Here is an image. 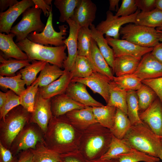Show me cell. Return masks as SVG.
<instances>
[{
  "instance_id": "obj_36",
  "label": "cell",
  "mask_w": 162,
  "mask_h": 162,
  "mask_svg": "<svg viewBox=\"0 0 162 162\" xmlns=\"http://www.w3.org/2000/svg\"><path fill=\"white\" fill-rule=\"evenodd\" d=\"M31 64L20 70L17 73H20L22 78L26 86L31 85L36 80L38 73L43 69L47 62L41 61L32 60Z\"/></svg>"
},
{
  "instance_id": "obj_20",
  "label": "cell",
  "mask_w": 162,
  "mask_h": 162,
  "mask_svg": "<svg viewBox=\"0 0 162 162\" xmlns=\"http://www.w3.org/2000/svg\"><path fill=\"white\" fill-rule=\"evenodd\" d=\"M64 71V74L56 80L46 86L39 87L38 91L43 98L50 99L65 93L73 76L71 72Z\"/></svg>"
},
{
  "instance_id": "obj_60",
  "label": "cell",
  "mask_w": 162,
  "mask_h": 162,
  "mask_svg": "<svg viewBox=\"0 0 162 162\" xmlns=\"http://www.w3.org/2000/svg\"><path fill=\"white\" fill-rule=\"evenodd\" d=\"M156 29L157 30L162 31V25L160 26L157 28Z\"/></svg>"
},
{
  "instance_id": "obj_5",
  "label": "cell",
  "mask_w": 162,
  "mask_h": 162,
  "mask_svg": "<svg viewBox=\"0 0 162 162\" xmlns=\"http://www.w3.org/2000/svg\"><path fill=\"white\" fill-rule=\"evenodd\" d=\"M119 33L122 39L143 47H154L160 43L158 32L154 28L130 23L122 27Z\"/></svg>"
},
{
  "instance_id": "obj_25",
  "label": "cell",
  "mask_w": 162,
  "mask_h": 162,
  "mask_svg": "<svg viewBox=\"0 0 162 162\" xmlns=\"http://www.w3.org/2000/svg\"><path fill=\"white\" fill-rule=\"evenodd\" d=\"M116 109L115 106L107 105L92 107L93 112L97 123L110 130L114 126Z\"/></svg>"
},
{
  "instance_id": "obj_41",
  "label": "cell",
  "mask_w": 162,
  "mask_h": 162,
  "mask_svg": "<svg viewBox=\"0 0 162 162\" xmlns=\"http://www.w3.org/2000/svg\"><path fill=\"white\" fill-rule=\"evenodd\" d=\"M81 0H55L54 4L59 10V21L64 22L71 18Z\"/></svg>"
},
{
  "instance_id": "obj_26",
  "label": "cell",
  "mask_w": 162,
  "mask_h": 162,
  "mask_svg": "<svg viewBox=\"0 0 162 162\" xmlns=\"http://www.w3.org/2000/svg\"><path fill=\"white\" fill-rule=\"evenodd\" d=\"M112 136L110 130L104 135L95 136L90 138L86 146L87 156L92 158L104 148H109Z\"/></svg>"
},
{
  "instance_id": "obj_39",
  "label": "cell",
  "mask_w": 162,
  "mask_h": 162,
  "mask_svg": "<svg viewBox=\"0 0 162 162\" xmlns=\"http://www.w3.org/2000/svg\"><path fill=\"white\" fill-rule=\"evenodd\" d=\"M24 81L22 78L21 74L17 73L12 76H0V86L4 89H10L17 95L20 96L26 89Z\"/></svg>"
},
{
  "instance_id": "obj_4",
  "label": "cell",
  "mask_w": 162,
  "mask_h": 162,
  "mask_svg": "<svg viewBox=\"0 0 162 162\" xmlns=\"http://www.w3.org/2000/svg\"><path fill=\"white\" fill-rule=\"evenodd\" d=\"M74 137V130L71 125L58 117L53 116L44 134V143L46 147L60 154L62 148L72 142Z\"/></svg>"
},
{
  "instance_id": "obj_48",
  "label": "cell",
  "mask_w": 162,
  "mask_h": 162,
  "mask_svg": "<svg viewBox=\"0 0 162 162\" xmlns=\"http://www.w3.org/2000/svg\"><path fill=\"white\" fill-rule=\"evenodd\" d=\"M138 9L143 12L151 11L155 8L156 0H135Z\"/></svg>"
},
{
  "instance_id": "obj_12",
  "label": "cell",
  "mask_w": 162,
  "mask_h": 162,
  "mask_svg": "<svg viewBox=\"0 0 162 162\" xmlns=\"http://www.w3.org/2000/svg\"><path fill=\"white\" fill-rule=\"evenodd\" d=\"M142 80L162 77V63L156 59L151 52L144 55L133 74Z\"/></svg>"
},
{
  "instance_id": "obj_43",
  "label": "cell",
  "mask_w": 162,
  "mask_h": 162,
  "mask_svg": "<svg viewBox=\"0 0 162 162\" xmlns=\"http://www.w3.org/2000/svg\"><path fill=\"white\" fill-rule=\"evenodd\" d=\"M112 82L117 87L127 92L136 91L142 84L141 81L133 74L114 76Z\"/></svg>"
},
{
  "instance_id": "obj_38",
  "label": "cell",
  "mask_w": 162,
  "mask_h": 162,
  "mask_svg": "<svg viewBox=\"0 0 162 162\" xmlns=\"http://www.w3.org/2000/svg\"><path fill=\"white\" fill-rule=\"evenodd\" d=\"M39 80L35 81L30 86H27L25 91L20 96V105L30 113L33 111L36 94L39 89Z\"/></svg>"
},
{
  "instance_id": "obj_42",
  "label": "cell",
  "mask_w": 162,
  "mask_h": 162,
  "mask_svg": "<svg viewBox=\"0 0 162 162\" xmlns=\"http://www.w3.org/2000/svg\"><path fill=\"white\" fill-rule=\"evenodd\" d=\"M95 71L90 61L86 57L78 55L73 68L70 72L73 78H84L89 76Z\"/></svg>"
},
{
  "instance_id": "obj_53",
  "label": "cell",
  "mask_w": 162,
  "mask_h": 162,
  "mask_svg": "<svg viewBox=\"0 0 162 162\" xmlns=\"http://www.w3.org/2000/svg\"><path fill=\"white\" fill-rule=\"evenodd\" d=\"M19 2L16 0H0V10L1 12H3L9 7H12Z\"/></svg>"
},
{
  "instance_id": "obj_13",
  "label": "cell",
  "mask_w": 162,
  "mask_h": 162,
  "mask_svg": "<svg viewBox=\"0 0 162 162\" xmlns=\"http://www.w3.org/2000/svg\"><path fill=\"white\" fill-rule=\"evenodd\" d=\"M69 27V35L64 40V42L68 49V56L64 61V70L71 72L73 70L76 58L78 56L77 37L80 27L76 22L71 19L66 21Z\"/></svg>"
},
{
  "instance_id": "obj_34",
  "label": "cell",
  "mask_w": 162,
  "mask_h": 162,
  "mask_svg": "<svg viewBox=\"0 0 162 162\" xmlns=\"http://www.w3.org/2000/svg\"><path fill=\"white\" fill-rule=\"evenodd\" d=\"M132 148L122 140L112 135L107 151L100 157L101 160H108L118 158L121 154L129 152Z\"/></svg>"
},
{
  "instance_id": "obj_47",
  "label": "cell",
  "mask_w": 162,
  "mask_h": 162,
  "mask_svg": "<svg viewBox=\"0 0 162 162\" xmlns=\"http://www.w3.org/2000/svg\"><path fill=\"white\" fill-rule=\"evenodd\" d=\"M142 82L148 85L153 90L162 104V77L144 80H142Z\"/></svg>"
},
{
  "instance_id": "obj_52",
  "label": "cell",
  "mask_w": 162,
  "mask_h": 162,
  "mask_svg": "<svg viewBox=\"0 0 162 162\" xmlns=\"http://www.w3.org/2000/svg\"><path fill=\"white\" fill-rule=\"evenodd\" d=\"M151 53L156 59L162 63V43H159L154 47Z\"/></svg>"
},
{
  "instance_id": "obj_61",
  "label": "cell",
  "mask_w": 162,
  "mask_h": 162,
  "mask_svg": "<svg viewBox=\"0 0 162 162\" xmlns=\"http://www.w3.org/2000/svg\"><path fill=\"white\" fill-rule=\"evenodd\" d=\"M154 162H161L160 161V160H158L155 161Z\"/></svg>"
},
{
  "instance_id": "obj_27",
  "label": "cell",
  "mask_w": 162,
  "mask_h": 162,
  "mask_svg": "<svg viewBox=\"0 0 162 162\" xmlns=\"http://www.w3.org/2000/svg\"><path fill=\"white\" fill-rule=\"evenodd\" d=\"M32 61L29 59L20 60L12 58L6 59L0 52V76L8 77L14 76L17 71L29 65Z\"/></svg>"
},
{
  "instance_id": "obj_33",
  "label": "cell",
  "mask_w": 162,
  "mask_h": 162,
  "mask_svg": "<svg viewBox=\"0 0 162 162\" xmlns=\"http://www.w3.org/2000/svg\"><path fill=\"white\" fill-rule=\"evenodd\" d=\"M64 72L59 67L47 62L37 77L39 87L46 86L62 76Z\"/></svg>"
},
{
  "instance_id": "obj_62",
  "label": "cell",
  "mask_w": 162,
  "mask_h": 162,
  "mask_svg": "<svg viewBox=\"0 0 162 162\" xmlns=\"http://www.w3.org/2000/svg\"><path fill=\"white\" fill-rule=\"evenodd\" d=\"M161 140H162V136H161Z\"/></svg>"
},
{
  "instance_id": "obj_55",
  "label": "cell",
  "mask_w": 162,
  "mask_h": 162,
  "mask_svg": "<svg viewBox=\"0 0 162 162\" xmlns=\"http://www.w3.org/2000/svg\"><path fill=\"white\" fill-rule=\"evenodd\" d=\"M7 100L6 93L0 92V108L4 105Z\"/></svg>"
},
{
  "instance_id": "obj_17",
  "label": "cell",
  "mask_w": 162,
  "mask_h": 162,
  "mask_svg": "<svg viewBox=\"0 0 162 162\" xmlns=\"http://www.w3.org/2000/svg\"><path fill=\"white\" fill-rule=\"evenodd\" d=\"M97 8L91 0H81L70 19L80 27H89L96 18Z\"/></svg>"
},
{
  "instance_id": "obj_29",
  "label": "cell",
  "mask_w": 162,
  "mask_h": 162,
  "mask_svg": "<svg viewBox=\"0 0 162 162\" xmlns=\"http://www.w3.org/2000/svg\"><path fill=\"white\" fill-rule=\"evenodd\" d=\"M34 156V162H62L61 155L49 148L43 142H39L34 149H30Z\"/></svg>"
},
{
  "instance_id": "obj_16",
  "label": "cell",
  "mask_w": 162,
  "mask_h": 162,
  "mask_svg": "<svg viewBox=\"0 0 162 162\" xmlns=\"http://www.w3.org/2000/svg\"><path fill=\"white\" fill-rule=\"evenodd\" d=\"M14 140L12 149L15 154L20 151L34 149L39 142L44 141V138L40 134L31 126L24 128Z\"/></svg>"
},
{
  "instance_id": "obj_9",
  "label": "cell",
  "mask_w": 162,
  "mask_h": 162,
  "mask_svg": "<svg viewBox=\"0 0 162 162\" xmlns=\"http://www.w3.org/2000/svg\"><path fill=\"white\" fill-rule=\"evenodd\" d=\"M112 47L115 58L124 55L130 56L141 60L145 54L151 52L154 47L140 46L124 39H115L107 36L105 38Z\"/></svg>"
},
{
  "instance_id": "obj_32",
  "label": "cell",
  "mask_w": 162,
  "mask_h": 162,
  "mask_svg": "<svg viewBox=\"0 0 162 162\" xmlns=\"http://www.w3.org/2000/svg\"><path fill=\"white\" fill-rule=\"evenodd\" d=\"M91 31L89 27H83L80 28L77 37L78 55L86 57L90 61L94 70L90 54L92 39Z\"/></svg>"
},
{
  "instance_id": "obj_10",
  "label": "cell",
  "mask_w": 162,
  "mask_h": 162,
  "mask_svg": "<svg viewBox=\"0 0 162 162\" xmlns=\"http://www.w3.org/2000/svg\"><path fill=\"white\" fill-rule=\"evenodd\" d=\"M51 99L43 98L38 90L36 96L34 111L31 113L30 122L37 124L44 134L46 133L53 116Z\"/></svg>"
},
{
  "instance_id": "obj_24",
  "label": "cell",
  "mask_w": 162,
  "mask_h": 162,
  "mask_svg": "<svg viewBox=\"0 0 162 162\" xmlns=\"http://www.w3.org/2000/svg\"><path fill=\"white\" fill-rule=\"evenodd\" d=\"M89 28L92 38L96 42L100 51L112 70L115 58L112 49L110 47L104 34L96 29L94 24H92Z\"/></svg>"
},
{
  "instance_id": "obj_44",
  "label": "cell",
  "mask_w": 162,
  "mask_h": 162,
  "mask_svg": "<svg viewBox=\"0 0 162 162\" xmlns=\"http://www.w3.org/2000/svg\"><path fill=\"white\" fill-rule=\"evenodd\" d=\"M118 158L119 162H154L160 160L158 158L133 148L128 152L120 154Z\"/></svg>"
},
{
  "instance_id": "obj_14",
  "label": "cell",
  "mask_w": 162,
  "mask_h": 162,
  "mask_svg": "<svg viewBox=\"0 0 162 162\" xmlns=\"http://www.w3.org/2000/svg\"><path fill=\"white\" fill-rule=\"evenodd\" d=\"M34 6L33 0H22L0 13V32L10 34L12 26L18 17L28 8Z\"/></svg>"
},
{
  "instance_id": "obj_21",
  "label": "cell",
  "mask_w": 162,
  "mask_h": 162,
  "mask_svg": "<svg viewBox=\"0 0 162 162\" xmlns=\"http://www.w3.org/2000/svg\"><path fill=\"white\" fill-rule=\"evenodd\" d=\"M15 36V35L12 33L5 34L0 33V49L3 57L6 59L10 58L20 60L28 59L26 54L14 41L13 38Z\"/></svg>"
},
{
  "instance_id": "obj_51",
  "label": "cell",
  "mask_w": 162,
  "mask_h": 162,
  "mask_svg": "<svg viewBox=\"0 0 162 162\" xmlns=\"http://www.w3.org/2000/svg\"><path fill=\"white\" fill-rule=\"evenodd\" d=\"M16 162H34L33 154L31 150L22 151Z\"/></svg>"
},
{
  "instance_id": "obj_57",
  "label": "cell",
  "mask_w": 162,
  "mask_h": 162,
  "mask_svg": "<svg viewBox=\"0 0 162 162\" xmlns=\"http://www.w3.org/2000/svg\"><path fill=\"white\" fill-rule=\"evenodd\" d=\"M155 8L162 11V0H156Z\"/></svg>"
},
{
  "instance_id": "obj_31",
  "label": "cell",
  "mask_w": 162,
  "mask_h": 162,
  "mask_svg": "<svg viewBox=\"0 0 162 162\" xmlns=\"http://www.w3.org/2000/svg\"><path fill=\"white\" fill-rule=\"evenodd\" d=\"M131 125L127 115L117 108L114 126L110 130L112 135L118 139H122Z\"/></svg>"
},
{
  "instance_id": "obj_6",
  "label": "cell",
  "mask_w": 162,
  "mask_h": 162,
  "mask_svg": "<svg viewBox=\"0 0 162 162\" xmlns=\"http://www.w3.org/2000/svg\"><path fill=\"white\" fill-rule=\"evenodd\" d=\"M42 11L34 6L28 8L22 14L21 20L10 32L15 35L16 43L27 38L33 32L38 33L43 32L45 25L40 19Z\"/></svg>"
},
{
  "instance_id": "obj_7",
  "label": "cell",
  "mask_w": 162,
  "mask_h": 162,
  "mask_svg": "<svg viewBox=\"0 0 162 162\" xmlns=\"http://www.w3.org/2000/svg\"><path fill=\"white\" fill-rule=\"evenodd\" d=\"M52 10L49 12V15L42 32L38 33L33 32L29 34L27 38L31 41L42 45H54L55 46L65 45L64 40L67 34V26L63 25L58 26L60 32H56L52 26Z\"/></svg>"
},
{
  "instance_id": "obj_54",
  "label": "cell",
  "mask_w": 162,
  "mask_h": 162,
  "mask_svg": "<svg viewBox=\"0 0 162 162\" xmlns=\"http://www.w3.org/2000/svg\"><path fill=\"white\" fill-rule=\"evenodd\" d=\"M119 0H109V10L117 12L118 10Z\"/></svg>"
},
{
  "instance_id": "obj_19",
  "label": "cell",
  "mask_w": 162,
  "mask_h": 162,
  "mask_svg": "<svg viewBox=\"0 0 162 162\" xmlns=\"http://www.w3.org/2000/svg\"><path fill=\"white\" fill-rule=\"evenodd\" d=\"M51 109L53 116H62L73 110L81 109L87 106L79 103L65 93L56 95L51 99Z\"/></svg>"
},
{
  "instance_id": "obj_8",
  "label": "cell",
  "mask_w": 162,
  "mask_h": 162,
  "mask_svg": "<svg viewBox=\"0 0 162 162\" xmlns=\"http://www.w3.org/2000/svg\"><path fill=\"white\" fill-rule=\"evenodd\" d=\"M140 11L138 9L134 14L123 17L117 16L109 10L106 13V18L105 20L100 22L96 27V29L105 36L119 39L120 30L123 25L128 23H135L136 16Z\"/></svg>"
},
{
  "instance_id": "obj_1",
  "label": "cell",
  "mask_w": 162,
  "mask_h": 162,
  "mask_svg": "<svg viewBox=\"0 0 162 162\" xmlns=\"http://www.w3.org/2000/svg\"><path fill=\"white\" fill-rule=\"evenodd\" d=\"M122 140L131 148L156 157L162 149L161 136L143 122L131 125Z\"/></svg>"
},
{
  "instance_id": "obj_58",
  "label": "cell",
  "mask_w": 162,
  "mask_h": 162,
  "mask_svg": "<svg viewBox=\"0 0 162 162\" xmlns=\"http://www.w3.org/2000/svg\"><path fill=\"white\" fill-rule=\"evenodd\" d=\"M158 33L159 40L162 43V31L157 30Z\"/></svg>"
},
{
  "instance_id": "obj_49",
  "label": "cell",
  "mask_w": 162,
  "mask_h": 162,
  "mask_svg": "<svg viewBox=\"0 0 162 162\" xmlns=\"http://www.w3.org/2000/svg\"><path fill=\"white\" fill-rule=\"evenodd\" d=\"M33 1L36 7L40 9L45 16H49V12L52 10V0H33Z\"/></svg>"
},
{
  "instance_id": "obj_50",
  "label": "cell",
  "mask_w": 162,
  "mask_h": 162,
  "mask_svg": "<svg viewBox=\"0 0 162 162\" xmlns=\"http://www.w3.org/2000/svg\"><path fill=\"white\" fill-rule=\"evenodd\" d=\"M13 153L0 142V162H16Z\"/></svg>"
},
{
  "instance_id": "obj_45",
  "label": "cell",
  "mask_w": 162,
  "mask_h": 162,
  "mask_svg": "<svg viewBox=\"0 0 162 162\" xmlns=\"http://www.w3.org/2000/svg\"><path fill=\"white\" fill-rule=\"evenodd\" d=\"M7 100L0 108V118H4L7 114L15 107L20 105V97L10 90L6 92Z\"/></svg>"
},
{
  "instance_id": "obj_40",
  "label": "cell",
  "mask_w": 162,
  "mask_h": 162,
  "mask_svg": "<svg viewBox=\"0 0 162 162\" xmlns=\"http://www.w3.org/2000/svg\"><path fill=\"white\" fill-rule=\"evenodd\" d=\"M127 116L131 125L142 123L139 117L138 101L136 91L127 92Z\"/></svg>"
},
{
  "instance_id": "obj_3",
  "label": "cell",
  "mask_w": 162,
  "mask_h": 162,
  "mask_svg": "<svg viewBox=\"0 0 162 162\" xmlns=\"http://www.w3.org/2000/svg\"><path fill=\"white\" fill-rule=\"evenodd\" d=\"M31 113L20 105L10 111L0 122V142L9 149L15 139L30 121Z\"/></svg>"
},
{
  "instance_id": "obj_18",
  "label": "cell",
  "mask_w": 162,
  "mask_h": 162,
  "mask_svg": "<svg viewBox=\"0 0 162 162\" xmlns=\"http://www.w3.org/2000/svg\"><path fill=\"white\" fill-rule=\"evenodd\" d=\"M86 86L81 82H71L65 93L74 101L87 106L93 107L104 106L91 96L87 91Z\"/></svg>"
},
{
  "instance_id": "obj_30",
  "label": "cell",
  "mask_w": 162,
  "mask_h": 162,
  "mask_svg": "<svg viewBox=\"0 0 162 162\" xmlns=\"http://www.w3.org/2000/svg\"><path fill=\"white\" fill-rule=\"evenodd\" d=\"M135 24L151 28L158 27L162 25V11L156 8L147 12L140 11Z\"/></svg>"
},
{
  "instance_id": "obj_56",
  "label": "cell",
  "mask_w": 162,
  "mask_h": 162,
  "mask_svg": "<svg viewBox=\"0 0 162 162\" xmlns=\"http://www.w3.org/2000/svg\"><path fill=\"white\" fill-rule=\"evenodd\" d=\"M62 162H81L77 159L70 157H65L62 158Z\"/></svg>"
},
{
  "instance_id": "obj_23",
  "label": "cell",
  "mask_w": 162,
  "mask_h": 162,
  "mask_svg": "<svg viewBox=\"0 0 162 162\" xmlns=\"http://www.w3.org/2000/svg\"><path fill=\"white\" fill-rule=\"evenodd\" d=\"M140 60L134 56L124 55L115 58L113 74L116 76L134 74L137 69Z\"/></svg>"
},
{
  "instance_id": "obj_22",
  "label": "cell",
  "mask_w": 162,
  "mask_h": 162,
  "mask_svg": "<svg viewBox=\"0 0 162 162\" xmlns=\"http://www.w3.org/2000/svg\"><path fill=\"white\" fill-rule=\"evenodd\" d=\"M90 54L91 61L95 71L107 76L112 81L114 76L112 69L104 59L96 42L92 38L91 43Z\"/></svg>"
},
{
  "instance_id": "obj_28",
  "label": "cell",
  "mask_w": 162,
  "mask_h": 162,
  "mask_svg": "<svg viewBox=\"0 0 162 162\" xmlns=\"http://www.w3.org/2000/svg\"><path fill=\"white\" fill-rule=\"evenodd\" d=\"M66 115L72 123L83 126L97 123L93 112L92 107L90 106L73 110L67 113Z\"/></svg>"
},
{
  "instance_id": "obj_35",
  "label": "cell",
  "mask_w": 162,
  "mask_h": 162,
  "mask_svg": "<svg viewBox=\"0 0 162 162\" xmlns=\"http://www.w3.org/2000/svg\"><path fill=\"white\" fill-rule=\"evenodd\" d=\"M127 91L117 87L112 81L110 98L107 105L119 109L127 115Z\"/></svg>"
},
{
  "instance_id": "obj_46",
  "label": "cell",
  "mask_w": 162,
  "mask_h": 162,
  "mask_svg": "<svg viewBox=\"0 0 162 162\" xmlns=\"http://www.w3.org/2000/svg\"><path fill=\"white\" fill-rule=\"evenodd\" d=\"M138 9L135 0H122L115 15L118 17L128 16L134 14Z\"/></svg>"
},
{
  "instance_id": "obj_59",
  "label": "cell",
  "mask_w": 162,
  "mask_h": 162,
  "mask_svg": "<svg viewBox=\"0 0 162 162\" xmlns=\"http://www.w3.org/2000/svg\"><path fill=\"white\" fill-rule=\"evenodd\" d=\"M158 157L162 161V149L158 153Z\"/></svg>"
},
{
  "instance_id": "obj_11",
  "label": "cell",
  "mask_w": 162,
  "mask_h": 162,
  "mask_svg": "<svg viewBox=\"0 0 162 162\" xmlns=\"http://www.w3.org/2000/svg\"><path fill=\"white\" fill-rule=\"evenodd\" d=\"M111 81L104 75L96 71L84 78H73L72 82H81L89 87L94 93L100 94L106 104L110 98Z\"/></svg>"
},
{
  "instance_id": "obj_2",
  "label": "cell",
  "mask_w": 162,
  "mask_h": 162,
  "mask_svg": "<svg viewBox=\"0 0 162 162\" xmlns=\"http://www.w3.org/2000/svg\"><path fill=\"white\" fill-rule=\"evenodd\" d=\"M32 61H41L63 68L64 61L67 56L65 52V45L57 46H50L34 43L27 38L16 44Z\"/></svg>"
},
{
  "instance_id": "obj_37",
  "label": "cell",
  "mask_w": 162,
  "mask_h": 162,
  "mask_svg": "<svg viewBox=\"0 0 162 162\" xmlns=\"http://www.w3.org/2000/svg\"><path fill=\"white\" fill-rule=\"evenodd\" d=\"M136 91L138 99L139 114L147 109L158 98L151 88L142 83Z\"/></svg>"
},
{
  "instance_id": "obj_15",
  "label": "cell",
  "mask_w": 162,
  "mask_h": 162,
  "mask_svg": "<svg viewBox=\"0 0 162 162\" xmlns=\"http://www.w3.org/2000/svg\"><path fill=\"white\" fill-rule=\"evenodd\" d=\"M139 115L141 120L156 134L162 136V104L158 97Z\"/></svg>"
}]
</instances>
